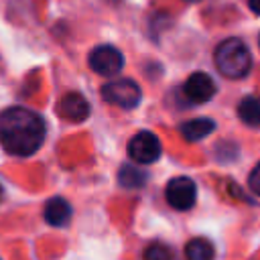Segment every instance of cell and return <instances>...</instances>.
Returning a JSON list of instances; mask_svg holds the SVG:
<instances>
[{"label": "cell", "mask_w": 260, "mask_h": 260, "mask_svg": "<svg viewBox=\"0 0 260 260\" xmlns=\"http://www.w3.org/2000/svg\"><path fill=\"white\" fill-rule=\"evenodd\" d=\"M45 140V120L28 108H8L0 114V144L8 154L30 156Z\"/></svg>", "instance_id": "1"}, {"label": "cell", "mask_w": 260, "mask_h": 260, "mask_svg": "<svg viewBox=\"0 0 260 260\" xmlns=\"http://www.w3.org/2000/svg\"><path fill=\"white\" fill-rule=\"evenodd\" d=\"M215 65L221 75L230 79L246 77L252 67V57L244 41L240 39H225L215 49Z\"/></svg>", "instance_id": "2"}, {"label": "cell", "mask_w": 260, "mask_h": 260, "mask_svg": "<svg viewBox=\"0 0 260 260\" xmlns=\"http://www.w3.org/2000/svg\"><path fill=\"white\" fill-rule=\"evenodd\" d=\"M102 95L108 104L130 110V108L138 106V102L142 98V91H140L138 83L132 81V79H116V81H110L102 87Z\"/></svg>", "instance_id": "3"}, {"label": "cell", "mask_w": 260, "mask_h": 260, "mask_svg": "<svg viewBox=\"0 0 260 260\" xmlns=\"http://www.w3.org/2000/svg\"><path fill=\"white\" fill-rule=\"evenodd\" d=\"M128 156L138 165H150L160 156V142L156 134L142 130L134 134L128 142Z\"/></svg>", "instance_id": "4"}, {"label": "cell", "mask_w": 260, "mask_h": 260, "mask_svg": "<svg viewBox=\"0 0 260 260\" xmlns=\"http://www.w3.org/2000/svg\"><path fill=\"white\" fill-rule=\"evenodd\" d=\"M167 201L171 207L179 211H187L195 205L197 199V187L189 177H175L167 183Z\"/></svg>", "instance_id": "5"}, {"label": "cell", "mask_w": 260, "mask_h": 260, "mask_svg": "<svg viewBox=\"0 0 260 260\" xmlns=\"http://www.w3.org/2000/svg\"><path fill=\"white\" fill-rule=\"evenodd\" d=\"M89 67L98 75H116L124 67V57L122 53L112 47V45H100L89 53Z\"/></svg>", "instance_id": "6"}, {"label": "cell", "mask_w": 260, "mask_h": 260, "mask_svg": "<svg viewBox=\"0 0 260 260\" xmlns=\"http://www.w3.org/2000/svg\"><path fill=\"white\" fill-rule=\"evenodd\" d=\"M185 95L195 102V104H203V102H209L215 93V83L213 79L203 73V71H197L193 75H189V79L185 81V87H183Z\"/></svg>", "instance_id": "7"}, {"label": "cell", "mask_w": 260, "mask_h": 260, "mask_svg": "<svg viewBox=\"0 0 260 260\" xmlns=\"http://www.w3.org/2000/svg\"><path fill=\"white\" fill-rule=\"evenodd\" d=\"M59 114L69 122H81L89 116V104L81 93H65L59 102Z\"/></svg>", "instance_id": "8"}, {"label": "cell", "mask_w": 260, "mask_h": 260, "mask_svg": "<svg viewBox=\"0 0 260 260\" xmlns=\"http://www.w3.org/2000/svg\"><path fill=\"white\" fill-rule=\"evenodd\" d=\"M45 219L55 228H63L71 219V205L63 197H53L45 205Z\"/></svg>", "instance_id": "9"}, {"label": "cell", "mask_w": 260, "mask_h": 260, "mask_svg": "<svg viewBox=\"0 0 260 260\" xmlns=\"http://www.w3.org/2000/svg\"><path fill=\"white\" fill-rule=\"evenodd\" d=\"M213 128H215L213 120H209V118H195V120H187V122L181 124V134L187 140L195 142V140H201L207 134H211Z\"/></svg>", "instance_id": "10"}, {"label": "cell", "mask_w": 260, "mask_h": 260, "mask_svg": "<svg viewBox=\"0 0 260 260\" xmlns=\"http://www.w3.org/2000/svg\"><path fill=\"white\" fill-rule=\"evenodd\" d=\"M213 246L207 238H193L185 246L187 260H213Z\"/></svg>", "instance_id": "11"}, {"label": "cell", "mask_w": 260, "mask_h": 260, "mask_svg": "<svg viewBox=\"0 0 260 260\" xmlns=\"http://www.w3.org/2000/svg\"><path fill=\"white\" fill-rule=\"evenodd\" d=\"M238 116L248 126H254V128L260 126V98H256V95L244 98L238 106Z\"/></svg>", "instance_id": "12"}, {"label": "cell", "mask_w": 260, "mask_h": 260, "mask_svg": "<svg viewBox=\"0 0 260 260\" xmlns=\"http://www.w3.org/2000/svg\"><path fill=\"white\" fill-rule=\"evenodd\" d=\"M118 179H120V185L130 187V189H136V187H142L144 185L146 173L140 167H136V165H126V167H122Z\"/></svg>", "instance_id": "13"}, {"label": "cell", "mask_w": 260, "mask_h": 260, "mask_svg": "<svg viewBox=\"0 0 260 260\" xmlns=\"http://www.w3.org/2000/svg\"><path fill=\"white\" fill-rule=\"evenodd\" d=\"M142 258L144 260H175V256H173V250L169 248V246H165V244H150L146 250H144V254H142Z\"/></svg>", "instance_id": "14"}, {"label": "cell", "mask_w": 260, "mask_h": 260, "mask_svg": "<svg viewBox=\"0 0 260 260\" xmlns=\"http://www.w3.org/2000/svg\"><path fill=\"white\" fill-rule=\"evenodd\" d=\"M248 185H250V189H252L256 195H260V162L252 169L250 179H248Z\"/></svg>", "instance_id": "15"}, {"label": "cell", "mask_w": 260, "mask_h": 260, "mask_svg": "<svg viewBox=\"0 0 260 260\" xmlns=\"http://www.w3.org/2000/svg\"><path fill=\"white\" fill-rule=\"evenodd\" d=\"M250 2V8L256 12V14H260V0H248Z\"/></svg>", "instance_id": "16"}, {"label": "cell", "mask_w": 260, "mask_h": 260, "mask_svg": "<svg viewBox=\"0 0 260 260\" xmlns=\"http://www.w3.org/2000/svg\"><path fill=\"white\" fill-rule=\"evenodd\" d=\"M187 2H197V0H187Z\"/></svg>", "instance_id": "17"}, {"label": "cell", "mask_w": 260, "mask_h": 260, "mask_svg": "<svg viewBox=\"0 0 260 260\" xmlns=\"http://www.w3.org/2000/svg\"><path fill=\"white\" fill-rule=\"evenodd\" d=\"M0 195H2V187H0Z\"/></svg>", "instance_id": "18"}, {"label": "cell", "mask_w": 260, "mask_h": 260, "mask_svg": "<svg viewBox=\"0 0 260 260\" xmlns=\"http://www.w3.org/2000/svg\"><path fill=\"white\" fill-rule=\"evenodd\" d=\"M258 43H260V41H258Z\"/></svg>", "instance_id": "19"}]
</instances>
